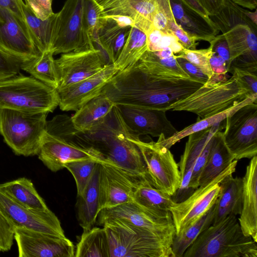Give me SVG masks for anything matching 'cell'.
<instances>
[{
  "mask_svg": "<svg viewBox=\"0 0 257 257\" xmlns=\"http://www.w3.org/2000/svg\"><path fill=\"white\" fill-rule=\"evenodd\" d=\"M205 82L166 68L147 50L134 65L118 71L101 94L116 105L163 110L187 97Z\"/></svg>",
  "mask_w": 257,
  "mask_h": 257,
  "instance_id": "cell-1",
  "label": "cell"
},
{
  "mask_svg": "<svg viewBox=\"0 0 257 257\" xmlns=\"http://www.w3.org/2000/svg\"><path fill=\"white\" fill-rule=\"evenodd\" d=\"M134 135L114 105L100 123L88 132L79 131L77 137L81 145L96 149L105 160L149 179L141 152L131 140Z\"/></svg>",
  "mask_w": 257,
  "mask_h": 257,
  "instance_id": "cell-2",
  "label": "cell"
},
{
  "mask_svg": "<svg viewBox=\"0 0 257 257\" xmlns=\"http://www.w3.org/2000/svg\"><path fill=\"white\" fill-rule=\"evenodd\" d=\"M183 257H257L256 242L243 233L236 216L229 215L204 230Z\"/></svg>",
  "mask_w": 257,
  "mask_h": 257,
  "instance_id": "cell-3",
  "label": "cell"
},
{
  "mask_svg": "<svg viewBox=\"0 0 257 257\" xmlns=\"http://www.w3.org/2000/svg\"><path fill=\"white\" fill-rule=\"evenodd\" d=\"M224 82L203 85L187 97L170 105L167 111H185L204 118L239 103L252 93L234 71Z\"/></svg>",
  "mask_w": 257,
  "mask_h": 257,
  "instance_id": "cell-4",
  "label": "cell"
},
{
  "mask_svg": "<svg viewBox=\"0 0 257 257\" xmlns=\"http://www.w3.org/2000/svg\"><path fill=\"white\" fill-rule=\"evenodd\" d=\"M100 225L107 234L109 257H174L172 239L115 220Z\"/></svg>",
  "mask_w": 257,
  "mask_h": 257,
  "instance_id": "cell-5",
  "label": "cell"
},
{
  "mask_svg": "<svg viewBox=\"0 0 257 257\" xmlns=\"http://www.w3.org/2000/svg\"><path fill=\"white\" fill-rule=\"evenodd\" d=\"M58 105L57 90L32 76L17 75L0 80V108L48 113Z\"/></svg>",
  "mask_w": 257,
  "mask_h": 257,
  "instance_id": "cell-6",
  "label": "cell"
},
{
  "mask_svg": "<svg viewBox=\"0 0 257 257\" xmlns=\"http://www.w3.org/2000/svg\"><path fill=\"white\" fill-rule=\"evenodd\" d=\"M47 113L0 108V134L15 154L38 155L46 133Z\"/></svg>",
  "mask_w": 257,
  "mask_h": 257,
  "instance_id": "cell-7",
  "label": "cell"
},
{
  "mask_svg": "<svg viewBox=\"0 0 257 257\" xmlns=\"http://www.w3.org/2000/svg\"><path fill=\"white\" fill-rule=\"evenodd\" d=\"M237 160L207 183L199 186L184 201L176 203L170 209L175 229V235L183 234L215 204L220 190V183L236 170Z\"/></svg>",
  "mask_w": 257,
  "mask_h": 257,
  "instance_id": "cell-8",
  "label": "cell"
},
{
  "mask_svg": "<svg viewBox=\"0 0 257 257\" xmlns=\"http://www.w3.org/2000/svg\"><path fill=\"white\" fill-rule=\"evenodd\" d=\"M131 140L141 152L151 184L172 196L180 184L181 175L170 149L157 142H144L135 135Z\"/></svg>",
  "mask_w": 257,
  "mask_h": 257,
  "instance_id": "cell-9",
  "label": "cell"
},
{
  "mask_svg": "<svg viewBox=\"0 0 257 257\" xmlns=\"http://www.w3.org/2000/svg\"><path fill=\"white\" fill-rule=\"evenodd\" d=\"M225 120L223 140L234 159L256 156L257 103L242 107Z\"/></svg>",
  "mask_w": 257,
  "mask_h": 257,
  "instance_id": "cell-10",
  "label": "cell"
},
{
  "mask_svg": "<svg viewBox=\"0 0 257 257\" xmlns=\"http://www.w3.org/2000/svg\"><path fill=\"white\" fill-rule=\"evenodd\" d=\"M118 221L162 238L173 239L175 229L172 216L160 217L147 212L132 201L101 210L96 222Z\"/></svg>",
  "mask_w": 257,
  "mask_h": 257,
  "instance_id": "cell-11",
  "label": "cell"
},
{
  "mask_svg": "<svg viewBox=\"0 0 257 257\" xmlns=\"http://www.w3.org/2000/svg\"><path fill=\"white\" fill-rule=\"evenodd\" d=\"M145 178L106 160L100 162V210L132 201L134 191Z\"/></svg>",
  "mask_w": 257,
  "mask_h": 257,
  "instance_id": "cell-12",
  "label": "cell"
},
{
  "mask_svg": "<svg viewBox=\"0 0 257 257\" xmlns=\"http://www.w3.org/2000/svg\"><path fill=\"white\" fill-rule=\"evenodd\" d=\"M82 0H66L56 13L51 50L54 55L87 49L82 34Z\"/></svg>",
  "mask_w": 257,
  "mask_h": 257,
  "instance_id": "cell-13",
  "label": "cell"
},
{
  "mask_svg": "<svg viewBox=\"0 0 257 257\" xmlns=\"http://www.w3.org/2000/svg\"><path fill=\"white\" fill-rule=\"evenodd\" d=\"M0 210L14 227L66 237L59 219L49 209L40 210L23 206L15 201L1 189Z\"/></svg>",
  "mask_w": 257,
  "mask_h": 257,
  "instance_id": "cell-14",
  "label": "cell"
},
{
  "mask_svg": "<svg viewBox=\"0 0 257 257\" xmlns=\"http://www.w3.org/2000/svg\"><path fill=\"white\" fill-rule=\"evenodd\" d=\"M20 257H74V246L60 237L22 227L14 228Z\"/></svg>",
  "mask_w": 257,
  "mask_h": 257,
  "instance_id": "cell-15",
  "label": "cell"
},
{
  "mask_svg": "<svg viewBox=\"0 0 257 257\" xmlns=\"http://www.w3.org/2000/svg\"><path fill=\"white\" fill-rule=\"evenodd\" d=\"M60 89L91 77L106 66L101 52L96 49L63 53L55 60Z\"/></svg>",
  "mask_w": 257,
  "mask_h": 257,
  "instance_id": "cell-16",
  "label": "cell"
},
{
  "mask_svg": "<svg viewBox=\"0 0 257 257\" xmlns=\"http://www.w3.org/2000/svg\"><path fill=\"white\" fill-rule=\"evenodd\" d=\"M38 156L43 163L54 172L64 168L65 164L69 162L91 159H105L99 151L92 147L77 145L46 132Z\"/></svg>",
  "mask_w": 257,
  "mask_h": 257,
  "instance_id": "cell-17",
  "label": "cell"
},
{
  "mask_svg": "<svg viewBox=\"0 0 257 257\" xmlns=\"http://www.w3.org/2000/svg\"><path fill=\"white\" fill-rule=\"evenodd\" d=\"M0 48L21 62L38 57L27 26L9 10L0 7Z\"/></svg>",
  "mask_w": 257,
  "mask_h": 257,
  "instance_id": "cell-18",
  "label": "cell"
},
{
  "mask_svg": "<svg viewBox=\"0 0 257 257\" xmlns=\"http://www.w3.org/2000/svg\"><path fill=\"white\" fill-rule=\"evenodd\" d=\"M118 71L113 64L106 65L91 77L57 89L58 106L63 111H76L100 95L102 89Z\"/></svg>",
  "mask_w": 257,
  "mask_h": 257,
  "instance_id": "cell-19",
  "label": "cell"
},
{
  "mask_svg": "<svg viewBox=\"0 0 257 257\" xmlns=\"http://www.w3.org/2000/svg\"><path fill=\"white\" fill-rule=\"evenodd\" d=\"M124 123L135 135H163L167 138L178 131L167 118L166 111L117 105Z\"/></svg>",
  "mask_w": 257,
  "mask_h": 257,
  "instance_id": "cell-20",
  "label": "cell"
},
{
  "mask_svg": "<svg viewBox=\"0 0 257 257\" xmlns=\"http://www.w3.org/2000/svg\"><path fill=\"white\" fill-rule=\"evenodd\" d=\"M102 17L126 16L132 18L135 27L145 34L152 26V20L162 0H96Z\"/></svg>",
  "mask_w": 257,
  "mask_h": 257,
  "instance_id": "cell-21",
  "label": "cell"
},
{
  "mask_svg": "<svg viewBox=\"0 0 257 257\" xmlns=\"http://www.w3.org/2000/svg\"><path fill=\"white\" fill-rule=\"evenodd\" d=\"M242 179V209L238 220L243 233L257 242L256 156L251 158Z\"/></svg>",
  "mask_w": 257,
  "mask_h": 257,
  "instance_id": "cell-22",
  "label": "cell"
},
{
  "mask_svg": "<svg viewBox=\"0 0 257 257\" xmlns=\"http://www.w3.org/2000/svg\"><path fill=\"white\" fill-rule=\"evenodd\" d=\"M131 28L121 27L112 18L102 17L95 32L93 45L101 52L106 65L113 64L117 59Z\"/></svg>",
  "mask_w": 257,
  "mask_h": 257,
  "instance_id": "cell-23",
  "label": "cell"
},
{
  "mask_svg": "<svg viewBox=\"0 0 257 257\" xmlns=\"http://www.w3.org/2000/svg\"><path fill=\"white\" fill-rule=\"evenodd\" d=\"M175 22L183 30L199 41L211 42L219 30L211 20L185 7L179 0H170Z\"/></svg>",
  "mask_w": 257,
  "mask_h": 257,
  "instance_id": "cell-24",
  "label": "cell"
},
{
  "mask_svg": "<svg viewBox=\"0 0 257 257\" xmlns=\"http://www.w3.org/2000/svg\"><path fill=\"white\" fill-rule=\"evenodd\" d=\"M220 190L214 204V217L212 224L229 215H239L242 209V179L230 174L220 183Z\"/></svg>",
  "mask_w": 257,
  "mask_h": 257,
  "instance_id": "cell-25",
  "label": "cell"
},
{
  "mask_svg": "<svg viewBox=\"0 0 257 257\" xmlns=\"http://www.w3.org/2000/svg\"><path fill=\"white\" fill-rule=\"evenodd\" d=\"M132 202L153 215L167 217L176 203L172 196L155 188L147 178L143 179L134 191Z\"/></svg>",
  "mask_w": 257,
  "mask_h": 257,
  "instance_id": "cell-26",
  "label": "cell"
},
{
  "mask_svg": "<svg viewBox=\"0 0 257 257\" xmlns=\"http://www.w3.org/2000/svg\"><path fill=\"white\" fill-rule=\"evenodd\" d=\"M99 175L100 162L97 164L83 193L77 196V216L83 229L94 226L100 211Z\"/></svg>",
  "mask_w": 257,
  "mask_h": 257,
  "instance_id": "cell-27",
  "label": "cell"
},
{
  "mask_svg": "<svg viewBox=\"0 0 257 257\" xmlns=\"http://www.w3.org/2000/svg\"><path fill=\"white\" fill-rule=\"evenodd\" d=\"M256 32L246 25H237L223 34L228 44L229 70L231 62L238 58L257 63Z\"/></svg>",
  "mask_w": 257,
  "mask_h": 257,
  "instance_id": "cell-28",
  "label": "cell"
},
{
  "mask_svg": "<svg viewBox=\"0 0 257 257\" xmlns=\"http://www.w3.org/2000/svg\"><path fill=\"white\" fill-rule=\"evenodd\" d=\"M234 160L224 141L222 132L218 131L212 137L208 156L199 176V186L213 180Z\"/></svg>",
  "mask_w": 257,
  "mask_h": 257,
  "instance_id": "cell-29",
  "label": "cell"
},
{
  "mask_svg": "<svg viewBox=\"0 0 257 257\" xmlns=\"http://www.w3.org/2000/svg\"><path fill=\"white\" fill-rule=\"evenodd\" d=\"M115 104L102 94L84 104L71 117L75 128L86 132L100 123Z\"/></svg>",
  "mask_w": 257,
  "mask_h": 257,
  "instance_id": "cell-30",
  "label": "cell"
},
{
  "mask_svg": "<svg viewBox=\"0 0 257 257\" xmlns=\"http://www.w3.org/2000/svg\"><path fill=\"white\" fill-rule=\"evenodd\" d=\"M253 103H257V94H252L239 103L221 112L204 118H198L195 123L180 131H177L170 137L165 138L163 135H161L158 137L157 142L170 149L173 145L190 134L201 131L220 122L242 107Z\"/></svg>",
  "mask_w": 257,
  "mask_h": 257,
  "instance_id": "cell-31",
  "label": "cell"
},
{
  "mask_svg": "<svg viewBox=\"0 0 257 257\" xmlns=\"http://www.w3.org/2000/svg\"><path fill=\"white\" fill-rule=\"evenodd\" d=\"M0 189L15 201L23 206L40 210L49 209L31 180L27 178H19L0 184Z\"/></svg>",
  "mask_w": 257,
  "mask_h": 257,
  "instance_id": "cell-32",
  "label": "cell"
},
{
  "mask_svg": "<svg viewBox=\"0 0 257 257\" xmlns=\"http://www.w3.org/2000/svg\"><path fill=\"white\" fill-rule=\"evenodd\" d=\"M23 10L29 34L37 49L40 53L50 50L56 13L42 20L25 4L23 5Z\"/></svg>",
  "mask_w": 257,
  "mask_h": 257,
  "instance_id": "cell-33",
  "label": "cell"
},
{
  "mask_svg": "<svg viewBox=\"0 0 257 257\" xmlns=\"http://www.w3.org/2000/svg\"><path fill=\"white\" fill-rule=\"evenodd\" d=\"M74 256L109 257V247L105 228L92 227L83 229L76 244Z\"/></svg>",
  "mask_w": 257,
  "mask_h": 257,
  "instance_id": "cell-34",
  "label": "cell"
},
{
  "mask_svg": "<svg viewBox=\"0 0 257 257\" xmlns=\"http://www.w3.org/2000/svg\"><path fill=\"white\" fill-rule=\"evenodd\" d=\"M53 55L52 50L45 51L36 58L21 62V69L57 90L59 79Z\"/></svg>",
  "mask_w": 257,
  "mask_h": 257,
  "instance_id": "cell-35",
  "label": "cell"
},
{
  "mask_svg": "<svg viewBox=\"0 0 257 257\" xmlns=\"http://www.w3.org/2000/svg\"><path fill=\"white\" fill-rule=\"evenodd\" d=\"M148 50L146 34L136 27L130 31L117 59L113 63L118 71L137 62Z\"/></svg>",
  "mask_w": 257,
  "mask_h": 257,
  "instance_id": "cell-36",
  "label": "cell"
},
{
  "mask_svg": "<svg viewBox=\"0 0 257 257\" xmlns=\"http://www.w3.org/2000/svg\"><path fill=\"white\" fill-rule=\"evenodd\" d=\"M246 10L231 0H225L222 9L216 15L209 16L211 20L222 34L237 25H246L257 32L254 24L245 15Z\"/></svg>",
  "mask_w": 257,
  "mask_h": 257,
  "instance_id": "cell-37",
  "label": "cell"
},
{
  "mask_svg": "<svg viewBox=\"0 0 257 257\" xmlns=\"http://www.w3.org/2000/svg\"><path fill=\"white\" fill-rule=\"evenodd\" d=\"M215 212L214 205L209 210L180 236L174 235L171 247L174 257H183L186 249L199 235L212 224Z\"/></svg>",
  "mask_w": 257,
  "mask_h": 257,
  "instance_id": "cell-38",
  "label": "cell"
},
{
  "mask_svg": "<svg viewBox=\"0 0 257 257\" xmlns=\"http://www.w3.org/2000/svg\"><path fill=\"white\" fill-rule=\"evenodd\" d=\"M102 18V11L96 0H82V34L86 49H95V32Z\"/></svg>",
  "mask_w": 257,
  "mask_h": 257,
  "instance_id": "cell-39",
  "label": "cell"
},
{
  "mask_svg": "<svg viewBox=\"0 0 257 257\" xmlns=\"http://www.w3.org/2000/svg\"><path fill=\"white\" fill-rule=\"evenodd\" d=\"M102 160L95 159H85L73 161L65 164L64 168L70 171L75 180L77 196L83 193L97 164Z\"/></svg>",
  "mask_w": 257,
  "mask_h": 257,
  "instance_id": "cell-40",
  "label": "cell"
},
{
  "mask_svg": "<svg viewBox=\"0 0 257 257\" xmlns=\"http://www.w3.org/2000/svg\"><path fill=\"white\" fill-rule=\"evenodd\" d=\"M148 50L152 52L170 48L175 55L179 54L184 48L176 36L172 33H166L153 25L146 33Z\"/></svg>",
  "mask_w": 257,
  "mask_h": 257,
  "instance_id": "cell-41",
  "label": "cell"
},
{
  "mask_svg": "<svg viewBox=\"0 0 257 257\" xmlns=\"http://www.w3.org/2000/svg\"><path fill=\"white\" fill-rule=\"evenodd\" d=\"M214 52L210 46L206 49L189 50L184 49L179 54L175 55L177 57L184 58L198 67L209 79L213 73L210 65V59Z\"/></svg>",
  "mask_w": 257,
  "mask_h": 257,
  "instance_id": "cell-42",
  "label": "cell"
},
{
  "mask_svg": "<svg viewBox=\"0 0 257 257\" xmlns=\"http://www.w3.org/2000/svg\"><path fill=\"white\" fill-rule=\"evenodd\" d=\"M21 62L0 48V80L17 75Z\"/></svg>",
  "mask_w": 257,
  "mask_h": 257,
  "instance_id": "cell-43",
  "label": "cell"
},
{
  "mask_svg": "<svg viewBox=\"0 0 257 257\" xmlns=\"http://www.w3.org/2000/svg\"><path fill=\"white\" fill-rule=\"evenodd\" d=\"M209 62L213 75L203 85H210L224 82L228 79L227 64L223 58L214 52L210 59Z\"/></svg>",
  "mask_w": 257,
  "mask_h": 257,
  "instance_id": "cell-44",
  "label": "cell"
},
{
  "mask_svg": "<svg viewBox=\"0 0 257 257\" xmlns=\"http://www.w3.org/2000/svg\"><path fill=\"white\" fill-rule=\"evenodd\" d=\"M14 226L0 210V251H8L14 239Z\"/></svg>",
  "mask_w": 257,
  "mask_h": 257,
  "instance_id": "cell-45",
  "label": "cell"
},
{
  "mask_svg": "<svg viewBox=\"0 0 257 257\" xmlns=\"http://www.w3.org/2000/svg\"><path fill=\"white\" fill-rule=\"evenodd\" d=\"M169 31L170 33L176 36L180 43L185 49H196L197 46L198 45V43L197 42L199 41L198 39L191 35L183 30L175 22L174 18L169 22Z\"/></svg>",
  "mask_w": 257,
  "mask_h": 257,
  "instance_id": "cell-46",
  "label": "cell"
},
{
  "mask_svg": "<svg viewBox=\"0 0 257 257\" xmlns=\"http://www.w3.org/2000/svg\"><path fill=\"white\" fill-rule=\"evenodd\" d=\"M33 14L42 20H45L54 13L52 11V0H25Z\"/></svg>",
  "mask_w": 257,
  "mask_h": 257,
  "instance_id": "cell-47",
  "label": "cell"
},
{
  "mask_svg": "<svg viewBox=\"0 0 257 257\" xmlns=\"http://www.w3.org/2000/svg\"><path fill=\"white\" fill-rule=\"evenodd\" d=\"M209 43L212 51L225 60L228 71L230 53L227 41L223 34L216 35Z\"/></svg>",
  "mask_w": 257,
  "mask_h": 257,
  "instance_id": "cell-48",
  "label": "cell"
},
{
  "mask_svg": "<svg viewBox=\"0 0 257 257\" xmlns=\"http://www.w3.org/2000/svg\"><path fill=\"white\" fill-rule=\"evenodd\" d=\"M151 54L162 65L168 68L169 69L174 71L184 77H190L186 72L183 69L177 61L175 55L174 54L170 57L166 58H159L157 56L154 52L150 51Z\"/></svg>",
  "mask_w": 257,
  "mask_h": 257,
  "instance_id": "cell-49",
  "label": "cell"
},
{
  "mask_svg": "<svg viewBox=\"0 0 257 257\" xmlns=\"http://www.w3.org/2000/svg\"><path fill=\"white\" fill-rule=\"evenodd\" d=\"M23 0H0V7L9 10L21 22L26 25L23 13Z\"/></svg>",
  "mask_w": 257,
  "mask_h": 257,
  "instance_id": "cell-50",
  "label": "cell"
},
{
  "mask_svg": "<svg viewBox=\"0 0 257 257\" xmlns=\"http://www.w3.org/2000/svg\"><path fill=\"white\" fill-rule=\"evenodd\" d=\"M176 58L180 65L188 75L205 83L207 81L208 77L198 67L184 58Z\"/></svg>",
  "mask_w": 257,
  "mask_h": 257,
  "instance_id": "cell-51",
  "label": "cell"
},
{
  "mask_svg": "<svg viewBox=\"0 0 257 257\" xmlns=\"http://www.w3.org/2000/svg\"><path fill=\"white\" fill-rule=\"evenodd\" d=\"M235 72L247 88L253 94H257V75L247 71L236 68L232 69L231 73Z\"/></svg>",
  "mask_w": 257,
  "mask_h": 257,
  "instance_id": "cell-52",
  "label": "cell"
},
{
  "mask_svg": "<svg viewBox=\"0 0 257 257\" xmlns=\"http://www.w3.org/2000/svg\"><path fill=\"white\" fill-rule=\"evenodd\" d=\"M209 16L216 15L222 9L225 0H198Z\"/></svg>",
  "mask_w": 257,
  "mask_h": 257,
  "instance_id": "cell-53",
  "label": "cell"
},
{
  "mask_svg": "<svg viewBox=\"0 0 257 257\" xmlns=\"http://www.w3.org/2000/svg\"><path fill=\"white\" fill-rule=\"evenodd\" d=\"M186 8L193 11L201 16L209 18V14L198 0H179Z\"/></svg>",
  "mask_w": 257,
  "mask_h": 257,
  "instance_id": "cell-54",
  "label": "cell"
},
{
  "mask_svg": "<svg viewBox=\"0 0 257 257\" xmlns=\"http://www.w3.org/2000/svg\"><path fill=\"white\" fill-rule=\"evenodd\" d=\"M110 17L114 20L115 22L120 26L123 27H135V23L134 20L128 17L122 16H113L110 17Z\"/></svg>",
  "mask_w": 257,
  "mask_h": 257,
  "instance_id": "cell-55",
  "label": "cell"
},
{
  "mask_svg": "<svg viewBox=\"0 0 257 257\" xmlns=\"http://www.w3.org/2000/svg\"><path fill=\"white\" fill-rule=\"evenodd\" d=\"M234 3L244 8L253 10L256 9L257 0H231Z\"/></svg>",
  "mask_w": 257,
  "mask_h": 257,
  "instance_id": "cell-56",
  "label": "cell"
},
{
  "mask_svg": "<svg viewBox=\"0 0 257 257\" xmlns=\"http://www.w3.org/2000/svg\"><path fill=\"white\" fill-rule=\"evenodd\" d=\"M245 15L250 21L255 25H257V11L256 9L253 12L246 10Z\"/></svg>",
  "mask_w": 257,
  "mask_h": 257,
  "instance_id": "cell-57",
  "label": "cell"
}]
</instances>
